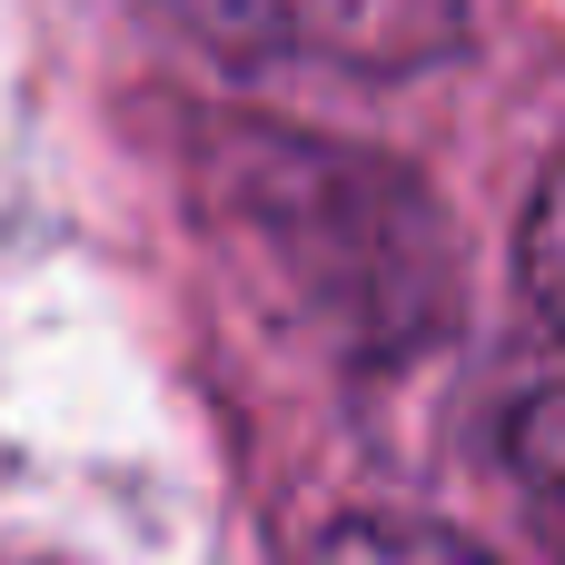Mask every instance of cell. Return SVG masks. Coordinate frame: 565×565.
Instances as JSON below:
<instances>
[{
	"label": "cell",
	"instance_id": "cell-4",
	"mask_svg": "<svg viewBox=\"0 0 565 565\" xmlns=\"http://www.w3.org/2000/svg\"><path fill=\"white\" fill-rule=\"evenodd\" d=\"M318 546H367V556H397V546H427V556H487L467 526H397V516H348V526H328Z\"/></svg>",
	"mask_w": 565,
	"mask_h": 565
},
{
	"label": "cell",
	"instance_id": "cell-2",
	"mask_svg": "<svg viewBox=\"0 0 565 565\" xmlns=\"http://www.w3.org/2000/svg\"><path fill=\"white\" fill-rule=\"evenodd\" d=\"M507 477H516L536 536L565 546V387H536L507 407Z\"/></svg>",
	"mask_w": 565,
	"mask_h": 565
},
{
	"label": "cell",
	"instance_id": "cell-3",
	"mask_svg": "<svg viewBox=\"0 0 565 565\" xmlns=\"http://www.w3.org/2000/svg\"><path fill=\"white\" fill-rule=\"evenodd\" d=\"M516 288L536 298V318L565 338V169L536 179V199L516 218Z\"/></svg>",
	"mask_w": 565,
	"mask_h": 565
},
{
	"label": "cell",
	"instance_id": "cell-1",
	"mask_svg": "<svg viewBox=\"0 0 565 565\" xmlns=\"http://www.w3.org/2000/svg\"><path fill=\"white\" fill-rule=\"evenodd\" d=\"M169 30L238 70H328V79H407L457 60L467 0H149Z\"/></svg>",
	"mask_w": 565,
	"mask_h": 565
}]
</instances>
